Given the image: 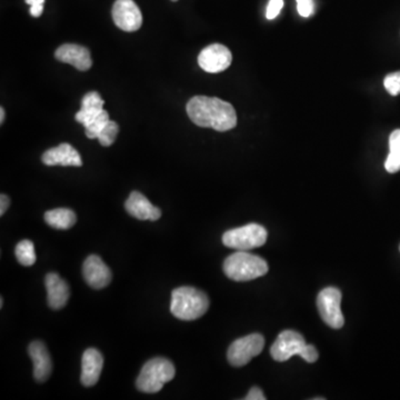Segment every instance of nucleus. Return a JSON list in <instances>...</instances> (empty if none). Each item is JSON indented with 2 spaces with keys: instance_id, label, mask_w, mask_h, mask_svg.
<instances>
[{
  "instance_id": "5701e85b",
  "label": "nucleus",
  "mask_w": 400,
  "mask_h": 400,
  "mask_svg": "<svg viewBox=\"0 0 400 400\" xmlns=\"http://www.w3.org/2000/svg\"><path fill=\"white\" fill-rule=\"evenodd\" d=\"M119 126L115 121L109 120L104 128H102L100 134L98 135L97 139L99 140L100 145L104 147H109L115 143L116 138L118 136Z\"/></svg>"
},
{
  "instance_id": "c85d7f7f",
  "label": "nucleus",
  "mask_w": 400,
  "mask_h": 400,
  "mask_svg": "<svg viewBox=\"0 0 400 400\" xmlns=\"http://www.w3.org/2000/svg\"><path fill=\"white\" fill-rule=\"evenodd\" d=\"M246 400H266V397L263 395V390L258 387H253L248 392L247 396L244 397Z\"/></svg>"
},
{
  "instance_id": "6ab92c4d",
  "label": "nucleus",
  "mask_w": 400,
  "mask_h": 400,
  "mask_svg": "<svg viewBox=\"0 0 400 400\" xmlns=\"http://www.w3.org/2000/svg\"><path fill=\"white\" fill-rule=\"evenodd\" d=\"M45 221L53 228L67 230L77 223V216L68 208H57L45 214Z\"/></svg>"
},
{
  "instance_id": "dca6fc26",
  "label": "nucleus",
  "mask_w": 400,
  "mask_h": 400,
  "mask_svg": "<svg viewBox=\"0 0 400 400\" xmlns=\"http://www.w3.org/2000/svg\"><path fill=\"white\" fill-rule=\"evenodd\" d=\"M47 289V301L49 307L55 310L64 308L69 299L70 291L66 280L56 273H49L45 280Z\"/></svg>"
},
{
  "instance_id": "20e7f679",
  "label": "nucleus",
  "mask_w": 400,
  "mask_h": 400,
  "mask_svg": "<svg viewBox=\"0 0 400 400\" xmlns=\"http://www.w3.org/2000/svg\"><path fill=\"white\" fill-rule=\"evenodd\" d=\"M176 375L174 364L166 358L157 357L148 360L138 376L137 389L146 394L160 392L166 382H170Z\"/></svg>"
},
{
  "instance_id": "cd10ccee",
  "label": "nucleus",
  "mask_w": 400,
  "mask_h": 400,
  "mask_svg": "<svg viewBox=\"0 0 400 400\" xmlns=\"http://www.w3.org/2000/svg\"><path fill=\"white\" fill-rule=\"evenodd\" d=\"M25 1L30 6L29 13L32 17L38 18L43 15L45 0H25Z\"/></svg>"
},
{
  "instance_id": "6e6552de",
  "label": "nucleus",
  "mask_w": 400,
  "mask_h": 400,
  "mask_svg": "<svg viewBox=\"0 0 400 400\" xmlns=\"http://www.w3.org/2000/svg\"><path fill=\"white\" fill-rule=\"evenodd\" d=\"M111 14L116 26L124 32H137L143 25V15L134 0H116Z\"/></svg>"
},
{
  "instance_id": "f257e3e1",
  "label": "nucleus",
  "mask_w": 400,
  "mask_h": 400,
  "mask_svg": "<svg viewBox=\"0 0 400 400\" xmlns=\"http://www.w3.org/2000/svg\"><path fill=\"white\" fill-rule=\"evenodd\" d=\"M186 109L193 124L202 128L227 132L237 125L234 106L215 97H193L189 100Z\"/></svg>"
},
{
  "instance_id": "39448f33",
  "label": "nucleus",
  "mask_w": 400,
  "mask_h": 400,
  "mask_svg": "<svg viewBox=\"0 0 400 400\" xmlns=\"http://www.w3.org/2000/svg\"><path fill=\"white\" fill-rule=\"evenodd\" d=\"M267 236L265 227L258 223H248L240 228L226 231L223 235V244L231 249L248 251L266 244Z\"/></svg>"
},
{
  "instance_id": "a878e982",
  "label": "nucleus",
  "mask_w": 400,
  "mask_h": 400,
  "mask_svg": "<svg viewBox=\"0 0 400 400\" xmlns=\"http://www.w3.org/2000/svg\"><path fill=\"white\" fill-rule=\"evenodd\" d=\"M284 7V0H270L267 6L266 17L269 20L276 18Z\"/></svg>"
},
{
  "instance_id": "1a4fd4ad",
  "label": "nucleus",
  "mask_w": 400,
  "mask_h": 400,
  "mask_svg": "<svg viewBox=\"0 0 400 400\" xmlns=\"http://www.w3.org/2000/svg\"><path fill=\"white\" fill-rule=\"evenodd\" d=\"M306 346V341L301 333L295 331H285L277 337L272 348L270 354L276 361H287L296 354H301V350Z\"/></svg>"
},
{
  "instance_id": "f03ea898",
  "label": "nucleus",
  "mask_w": 400,
  "mask_h": 400,
  "mask_svg": "<svg viewBox=\"0 0 400 400\" xmlns=\"http://www.w3.org/2000/svg\"><path fill=\"white\" fill-rule=\"evenodd\" d=\"M209 308L208 296L193 287H179L172 290L170 312L180 320H196Z\"/></svg>"
},
{
  "instance_id": "2f4dec72",
  "label": "nucleus",
  "mask_w": 400,
  "mask_h": 400,
  "mask_svg": "<svg viewBox=\"0 0 400 400\" xmlns=\"http://www.w3.org/2000/svg\"><path fill=\"white\" fill-rule=\"evenodd\" d=\"M4 305V299L1 298L0 299V308H1V307H3Z\"/></svg>"
},
{
  "instance_id": "f8f14e48",
  "label": "nucleus",
  "mask_w": 400,
  "mask_h": 400,
  "mask_svg": "<svg viewBox=\"0 0 400 400\" xmlns=\"http://www.w3.org/2000/svg\"><path fill=\"white\" fill-rule=\"evenodd\" d=\"M55 57L58 62L71 64L81 71H87L92 66L90 51L86 47L79 46L75 43H66L58 47L55 53Z\"/></svg>"
},
{
  "instance_id": "423d86ee",
  "label": "nucleus",
  "mask_w": 400,
  "mask_h": 400,
  "mask_svg": "<svg viewBox=\"0 0 400 400\" xmlns=\"http://www.w3.org/2000/svg\"><path fill=\"white\" fill-rule=\"evenodd\" d=\"M263 346L265 338L261 333H251L237 339L230 345L227 352L229 364L234 367L247 365L250 360L263 352Z\"/></svg>"
},
{
  "instance_id": "4be33fe9",
  "label": "nucleus",
  "mask_w": 400,
  "mask_h": 400,
  "mask_svg": "<svg viewBox=\"0 0 400 400\" xmlns=\"http://www.w3.org/2000/svg\"><path fill=\"white\" fill-rule=\"evenodd\" d=\"M109 119V113L106 111H102L99 115H97L94 119L89 121L88 124L85 126L86 129V136L89 139H95L98 138V135L102 132V128L107 125Z\"/></svg>"
},
{
  "instance_id": "c756f323",
  "label": "nucleus",
  "mask_w": 400,
  "mask_h": 400,
  "mask_svg": "<svg viewBox=\"0 0 400 400\" xmlns=\"http://www.w3.org/2000/svg\"><path fill=\"white\" fill-rule=\"evenodd\" d=\"M9 205H11V199L7 195H4L1 193L0 196V215L3 216L7 209H8Z\"/></svg>"
},
{
  "instance_id": "4468645a",
  "label": "nucleus",
  "mask_w": 400,
  "mask_h": 400,
  "mask_svg": "<svg viewBox=\"0 0 400 400\" xmlns=\"http://www.w3.org/2000/svg\"><path fill=\"white\" fill-rule=\"evenodd\" d=\"M41 160L46 166H83L81 155L69 144H62L58 147L48 149L43 153Z\"/></svg>"
},
{
  "instance_id": "ddd939ff",
  "label": "nucleus",
  "mask_w": 400,
  "mask_h": 400,
  "mask_svg": "<svg viewBox=\"0 0 400 400\" xmlns=\"http://www.w3.org/2000/svg\"><path fill=\"white\" fill-rule=\"evenodd\" d=\"M125 208L129 215L139 221H156L161 217V210L153 206L139 191H132L130 193L125 202Z\"/></svg>"
},
{
  "instance_id": "393cba45",
  "label": "nucleus",
  "mask_w": 400,
  "mask_h": 400,
  "mask_svg": "<svg viewBox=\"0 0 400 400\" xmlns=\"http://www.w3.org/2000/svg\"><path fill=\"white\" fill-rule=\"evenodd\" d=\"M297 11L301 17L308 18L314 14V1L312 0H297Z\"/></svg>"
},
{
  "instance_id": "473e14b6",
  "label": "nucleus",
  "mask_w": 400,
  "mask_h": 400,
  "mask_svg": "<svg viewBox=\"0 0 400 400\" xmlns=\"http://www.w3.org/2000/svg\"><path fill=\"white\" fill-rule=\"evenodd\" d=\"M172 1H177V0H172Z\"/></svg>"
},
{
  "instance_id": "aec40b11",
  "label": "nucleus",
  "mask_w": 400,
  "mask_h": 400,
  "mask_svg": "<svg viewBox=\"0 0 400 400\" xmlns=\"http://www.w3.org/2000/svg\"><path fill=\"white\" fill-rule=\"evenodd\" d=\"M385 168L389 174L400 170V129H396L389 137V155L385 163Z\"/></svg>"
},
{
  "instance_id": "72a5a7b5",
  "label": "nucleus",
  "mask_w": 400,
  "mask_h": 400,
  "mask_svg": "<svg viewBox=\"0 0 400 400\" xmlns=\"http://www.w3.org/2000/svg\"><path fill=\"white\" fill-rule=\"evenodd\" d=\"M399 249H400V247H399Z\"/></svg>"
},
{
  "instance_id": "9b49d317",
  "label": "nucleus",
  "mask_w": 400,
  "mask_h": 400,
  "mask_svg": "<svg viewBox=\"0 0 400 400\" xmlns=\"http://www.w3.org/2000/svg\"><path fill=\"white\" fill-rule=\"evenodd\" d=\"M83 278L87 284L94 289L107 287L113 280V274L109 267L97 255L87 258L83 266Z\"/></svg>"
},
{
  "instance_id": "bb28decb",
  "label": "nucleus",
  "mask_w": 400,
  "mask_h": 400,
  "mask_svg": "<svg viewBox=\"0 0 400 400\" xmlns=\"http://www.w3.org/2000/svg\"><path fill=\"white\" fill-rule=\"evenodd\" d=\"M303 359L306 360L307 363H315L317 361L319 354H318L317 350L312 345H307L304 347V350H301V354H299Z\"/></svg>"
},
{
  "instance_id": "f3484780",
  "label": "nucleus",
  "mask_w": 400,
  "mask_h": 400,
  "mask_svg": "<svg viewBox=\"0 0 400 400\" xmlns=\"http://www.w3.org/2000/svg\"><path fill=\"white\" fill-rule=\"evenodd\" d=\"M104 367V357L99 350L89 348L83 352L81 359V384L92 387L98 382Z\"/></svg>"
},
{
  "instance_id": "9d476101",
  "label": "nucleus",
  "mask_w": 400,
  "mask_h": 400,
  "mask_svg": "<svg viewBox=\"0 0 400 400\" xmlns=\"http://www.w3.org/2000/svg\"><path fill=\"white\" fill-rule=\"evenodd\" d=\"M233 62L230 50L221 43H214L200 51L198 64L206 73L217 74L229 68Z\"/></svg>"
},
{
  "instance_id": "412c9836",
  "label": "nucleus",
  "mask_w": 400,
  "mask_h": 400,
  "mask_svg": "<svg viewBox=\"0 0 400 400\" xmlns=\"http://www.w3.org/2000/svg\"><path fill=\"white\" fill-rule=\"evenodd\" d=\"M15 254L17 261L22 266H32L36 263L35 247L30 240H26L19 242L16 246Z\"/></svg>"
},
{
  "instance_id": "0eeeda50",
  "label": "nucleus",
  "mask_w": 400,
  "mask_h": 400,
  "mask_svg": "<svg viewBox=\"0 0 400 400\" xmlns=\"http://www.w3.org/2000/svg\"><path fill=\"white\" fill-rule=\"evenodd\" d=\"M340 303L341 293L337 288H325L318 295L317 307L320 316L326 325L333 329H340L345 324Z\"/></svg>"
},
{
  "instance_id": "7c9ffc66",
  "label": "nucleus",
  "mask_w": 400,
  "mask_h": 400,
  "mask_svg": "<svg viewBox=\"0 0 400 400\" xmlns=\"http://www.w3.org/2000/svg\"><path fill=\"white\" fill-rule=\"evenodd\" d=\"M5 109H4L3 107L0 108V123H1V124H4V121H5Z\"/></svg>"
},
{
  "instance_id": "b1692460",
  "label": "nucleus",
  "mask_w": 400,
  "mask_h": 400,
  "mask_svg": "<svg viewBox=\"0 0 400 400\" xmlns=\"http://www.w3.org/2000/svg\"><path fill=\"white\" fill-rule=\"evenodd\" d=\"M384 86L392 96L400 95V71L387 75L384 79Z\"/></svg>"
},
{
  "instance_id": "2eb2a0df",
  "label": "nucleus",
  "mask_w": 400,
  "mask_h": 400,
  "mask_svg": "<svg viewBox=\"0 0 400 400\" xmlns=\"http://www.w3.org/2000/svg\"><path fill=\"white\" fill-rule=\"evenodd\" d=\"M28 354L34 364V377L38 382H46L53 371L50 354L41 341H32L28 347Z\"/></svg>"
},
{
  "instance_id": "a211bd4d",
  "label": "nucleus",
  "mask_w": 400,
  "mask_h": 400,
  "mask_svg": "<svg viewBox=\"0 0 400 400\" xmlns=\"http://www.w3.org/2000/svg\"><path fill=\"white\" fill-rule=\"evenodd\" d=\"M104 104L105 102L98 92H89L81 100V111L76 113V120L78 121L79 124L86 126L89 121L104 111Z\"/></svg>"
},
{
  "instance_id": "7ed1b4c3",
  "label": "nucleus",
  "mask_w": 400,
  "mask_h": 400,
  "mask_svg": "<svg viewBox=\"0 0 400 400\" xmlns=\"http://www.w3.org/2000/svg\"><path fill=\"white\" fill-rule=\"evenodd\" d=\"M223 272L235 282H249L265 276L268 273V265L259 256L238 250L226 258Z\"/></svg>"
}]
</instances>
